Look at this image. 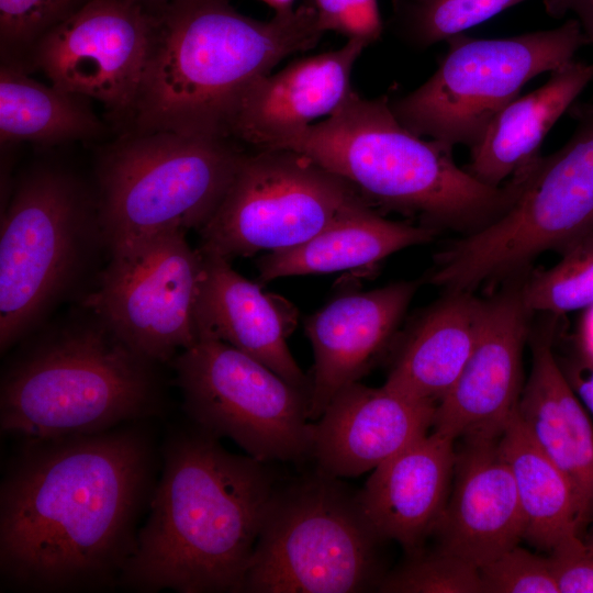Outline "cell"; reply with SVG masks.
Segmentation results:
<instances>
[{
  "label": "cell",
  "instance_id": "obj_21",
  "mask_svg": "<svg viewBox=\"0 0 593 593\" xmlns=\"http://www.w3.org/2000/svg\"><path fill=\"white\" fill-rule=\"evenodd\" d=\"M203 273L198 302L199 331L209 333L260 361L291 384L310 381L294 360L287 338L298 321L286 299L266 293L236 272L228 259L200 250Z\"/></svg>",
  "mask_w": 593,
  "mask_h": 593
},
{
  "label": "cell",
  "instance_id": "obj_39",
  "mask_svg": "<svg viewBox=\"0 0 593 593\" xmlns=\"http://www.w3.org/2000/svg\"><path fill=\"white\" fill-rule=\"evenodd\" d=\"M137 1L154 12L159 11L168 2V0H137Z\"/></svg>",
  "mask_w": 593,
  "mask_h": 593
},
{
  "label": "cell",
  "instance_id": "obj_14",
  "mask_svg": "<svg viewBox=\"0 0 593 593\" xmlns=\"http://www.w3.org/2000/svg\"><path fill=\"white\" fill-rule=\"evenodd\" d=\"M156 23L137 0H88L37 42L29 65L114 115H132Z\"/></svg>",
  "mask_w": 593,
  "mask_h": 593
},
{
  "label": "cell",
  "instance_id": "obj_4",
  "mask_svg": "<svg viewBox=\"0 0 593 593\" xmlns=\"http://www.w3.org/2000/svg\"><path fill=\"white\" fill-rule=\"evenodd\" d=\"M272 148L310 157L353 184L371 205L416 216L434 230L468 233L512 208L534 166L500 187L485 184L456 165L452 146L406 128L387 94L368 99L354 90L326 119Z\"/></svg>",
  "mask_w": 593,
  "mask_h": 593
},
{
  "label": "cell",
  "instance_id": "obj_34",
  "mask_svg": "<svg viewBox=\"0 0 593 593\" xmlns=\"http://www.w3.org/2000/svg\"><path fill=\"white\" fill-rule=\"evenodd\" d=\"M559 593H593V548L575 537L549 555Z\"/></svg>",
  "mask_w": 593,
  "mask_h": 593
},
{
  "label": "cell",
  "instance_id": "obj_11",
  "mask_svg": "<svg viewBox=\"0 0 593 593\" xmlns=\"http://www.w3.org/2000/svg\"><path fill=\"white\" fill-rule=\"evenodd\" d=\"M172 367L182 409L195 426L267 463L311 457L307 389L205 332Z\"/></svg>",
  "mask_w": 593,
  "mask_h": 593
},
{
  "label": "cell",
  "instance_id": "obj_28",
  "mask_svg": "<svg viewBox=\"0 0 593 593\" xmlns=\"http://www.w3.org/2000/svg\"><path fill=\"white\" fill-rule=\"evenodd\" d=\"M524 1L392 0L389 27L406 46L423 51Z\"/></svg>",
  "mask_w": 593,
  "mask_h": 593
},
{
  "label": "cell",
  "instance_id": "obj_18",
  "mask_svg": "<svg viewBox=\"0 0 593 593\" xmlns=\"http://www.w3.org/2000/svg\"><path fill=\"white\" fill-rule=\"evenodd\" d=\"M500 436L461 438L449 497L434 532L438 549L478 568L524 539V516Z\"/></svg>",
  "mask_w": 593,
  "mask_h": 593
},
{
  "label": "cell",
  "instance_id": "obj_5",
  "mask_svg": "<svg viewBox=\"0 0 593 593\" xmlns=\"http://www.w3.org/2000/svg\"><path fill=\"white\" fill-rule=\"evenodd\" d=\"M86 310L85 318L43 334L8 363L0 384L2 433L52 439L164 414L159 363L135 351Z\"/></svg>",
  "mask_w": 593,
  "mask_h": 593
},
{
  "label": "cell",
  "instance_id": "obj_8",
  "mask_svg": "<svg viewBox=\"0 0 593 593\" xmlns=\"http://www.w3.org/2000/svg\"><path fill=\"white\" fill-rule=\"evenodd\" d=\"M357 493L318 471L270 500L243 592L356 593L378 588V546Z\"/></svg>",
  "mask_w": 593,
  "mask_h": 593
},
{
  "label": "cell",
  "instance_id": "obj_36",
  "mask_svg": "<svg viewBox=\"0 0 593 593\" xmlns=\"http://www.w3.org/2000/svg\"><path fill=\"white\" fill-rule=\"evenodd\" d=\"M583 358L566 376L585 409L593 415V359L585 355Z\"/></svg>",
  "mask_w": 593,
  "mask_h": 593
},
{
  "label": "cell",
  "instance_id": "obj_37",
  "mask_svg": "<svg viewBox=\"0 0 593 593\" xmlns=\"http://www.w3.org/2000/svg\"><path fill=\"white\" fill-rule=\"evenodd\" d=\"M586 310L581 325L580 338L584 355L593 359V305Z\"/></svg>",
  "mask_w": 593,
  "mask_h": 593
},
{
  "label": "cell",
  "instance_id": "obj_27",
  "mask_svg": "<svg viewBox=\"0 0 593 593\" xmlns=\"http://www.w3.org/2000/svg\"><path fill=\"white\" fill-rule=\"evenodd\" d=\"M90 99L55 85H43L18 66L0 69V138L2 143L58 144L89 139L102 133L103 124Z\"/></svg>",
  "mask_w": 593,
  "mask_h": 593
},
{
  "label": "cell",
  "instance_id": "obj_9",
  "mask_svg": "<svg viewBox=\"0 0 593 593\" xmlns=\"http://www.w3.org/2000/svg\"><path fill=\"white\" fill-rule=\"evenodd\" d=\"M574 119L571 137L537 158L512 208L437 256L439 283L471 291L593 232V105L577 107Z\"/></svg>",
  "mask_w": 593,
  "mask_h": 593
},
{
  "label": "cell",
  "instance_id": "obj_19",
  "mask_svg": "<svg viewBox=\"0 0 593 593\" xmlns=\"http://www.w3.org/2000/svg\"><path fill=\"white\" fill-rule=\"evenodd\" d=\"M369 46L360 40L288 64L254 82L240 97L228 135L253 149L272 148L335 112L351 88L354 66Z\"/></svg>",
  "mask_w": 593,
  "mask_h": 593
},
{
  "label": "cell",
  "instance_id": "obj_2",
  "mask_svg": "<svg viewBox=\"0 0 593 593\" xmlns=\"http://www.w3.org/2000/svg\"><path fill=\"white\" fill-rule=\"evenodd\" d=\"M120 588L238 593L277 488L269 463L192 424L171 432Z\"/></svg>",
  "mask_w": 593,
  "mask_h": 593
},
{
  "label": "cell",
  "instance_id": "obj_29",
  "mask_svg": "<svg viewBox=\"0 0 593 593\" xmlns=\"http://www.w3.org/2000/svg\"><path fill=\"white\" fill-rule=\"evenodd\" d=\"M529 312L563 314L593 305V232L562 253L561 260L539 271L522 287Z\"/></svg>",
  "mask_w": 593,
  "mask_h": 593
},
{
  "label": "cell",
  "instance_id": "obj_3",
  "mask_svg": "<svg viewBox=\"0 0 593 593\" xmlns=\"http://www.w3.org/2000/svg\"><path fill=\"white\" fill-rule=\"evenodd\" d=\"M134 105L136 132L228 135L244 92L324 34L305 3L257 20L230 0H168Z\"/></svg>",
  "mask_w": 593,
  "mask_h": 593
},
{
  "label": "cell",
  "instance_id": "obj_12",
  "mask_svg": "<svg viewBox=\"0 0 593 593\" xmlns=\"http://www.w3.org/2000/svg\"><path fill=\"white\" fill-rule=\"evenodd\" d=\"M366 199L310 157L284 148L246 153L226 193L199 230V249L226 259L298 246Z\"/></svg>",
  "mask_w": 593,
  "mask_h": 593
},
{
  "label": "cell",
  "instance_id": "obj_31",
  "mask_svg": "<svg viewBox=\"0 0 593 593\" xmlns=\"http://www.w3.org/2000/svg\"><path fill=\"white\" fill-rule=\"evenodd\" d=\"M88 0H0V43L4 63L25 70L37 42Z\"/></svg>",
  "mask_w": 593,
  "mask_h": 593
},
{
  "label": "cell",
  "instance_id": "obj_30",
  "mask_svg": "<svg viewBox=\"0 0 593 593\" xmlns=\"http://www.w3.org/2000/svg\"><path fill=\"white\" fill-rule=\"evenodd\" d=\"M380 592L394 593H481L479 568L459 556L436 549L413 553L398 570L382 577Z\"/></svg>",
  "mask_w": 593,
  "mask_h": 593
},
{
  "label": "cell",
  "instance_id": "obj_25",
  "mask_svg": "<svg viewBox=\"0 0 593 593\" xmlns=\"http://www.w3.org/2000/svg\"><path fill=\"white\" fill-rule=\"evenodd\" d=\"M436 230L380 216L362 201L344 217L309 240L271 251L258 260L259 280L329 273L373 265L410 246L432 240Z\"/></svg>",
  "mask_w": 593,
  "mask_h": 593
},
{
  "label": "cell",
  "instance_id": "obj_35",
  "mask_svg": "<svg viewBox=\"0 0 593 593\" xmlns=\"http://www.w3.org/2000/svg\"><path fill=\"white\" fill-rule=\"evenodd\" d=\"M544 7L556 19L571 14L579 22L586 44L593 45V0H544Z\"/></svg>",
  "mask_w": 593,
  "mask_h": 593
},
{
  "label": "cell",
  "instance_id": "obj_6",
  "mask_svg": "<svg viewBox=\"0 0 593 593\" xmlns=\"http://www.w3.org/2000/svg\"><path fill=\"white\" fill-rule=\"evenodd\" d=\"M232 137L136 132L100 158L96 201L103 245L119 254L175 230L199 231L246 152Z\"/></svg>",
  "mask_w": 593,
  "mask_h": 593
},
{
  "label": "cell",
  "instance_id": "obj_40",
  "mask_svg": "<svg viewBox=\"0 0 593 593\" xmlns=\"http://www.w3.org/2000/svg\"><path fill=\"white\" fill-rule=\"evenodd\" d=\"M585 541L586 545H589L590 547L593 548V521H592V527H591V530L589 533V537L583 539Z\"/></svg>",
  "mask_w": 593,
  "mask_h": 593
},
{
  "label": "cell",
  "instance_id": "obj_26",
  "mask_svg": "<svg viewBox=\"0 0 593 593\" xmlns=\"http://www.w3.org/2000/svg\"><path fill=\"white\" fill-rule=\"evenodd\" d=\"M499 447L515 482L524 516V539L551 552L579 537L581 527L573 488L532 439L517 411L502 432Z\"/></svg>",
  "mask_w": 593,
  "mask_h": 593
},
{
  "label": "cell",
  "instance_id": "obj_17",
  "mask_svg": "<svg viewBox=\"0 0 593 593\" xmlns=\"http://www.w3.org/2000/svg\"><path fill=\"white\" fill-rule=\"evenodd\" d=\"M418 287L398 281L340 294L304 323L314 355L309 417L318 419L334 395L358 382L392 340Z\"/></svg>",
  "mask_w": 593,
  "mask_h": 593
},
{
  "label": "cell",
  "instance_id": "obj_23",
  "mask_svg": "<svg viewBox=\"0 0 593 593\" xmlns=\"http://www.w3.org/2000/svg\"><path fill=\"white\" fill-rule=\"evenodd\" d=\"M593 81V64L580 60L550 72L536 90L515 98L470 147L465 170L479 181L502 186L539 156L547 133Z\"/></svg>",
  "mask_w": 593,
  "mask_h": 593
},
{
  "label": "cell",
  "instance_id": "obj_10",
  "mask_svg": "<svg viewBox=\"0 0 593 593\" xmlns=\"http://www.w3.org/2000/svg\"><path fill=\"white\" fill-rule=\"evenodd\" d=\"M446 44L433 75L412 92L390 99V107L414 134L469 148L525 83L571 63L588 45L573 18L555 29L510 37L461 33Z\"/></svg>",
  "mask_w": 593,
  "mask_h": 593
},
{
  "label": "cell",
  "instance_id": "obj_33",
  "mask_svg": "<svg viewBox=\"0 0 593 593\" xmlns=\"http://www.w3.org/2000/svg\"><path fill=\"white\" fill-rule=\"evenodd\" d=\"M314 12L323 33H339L368 45L379 41L384 30L378 0H304Z\"/></svg>",
  "mask_w": 593,
  "mask_h": 593
},
{
  "label": "cell",
  "instance_id": "obj_13",
  "mask_svg": "<svg viewBox=\"0 0 593 593\" xmlns=\"http://www.w3.org/2000/svg\"><path fill=\"white\" fill-rule=\"evenodd\" d=\"M186 233H163L111 255L83 302L131 348L159 365L200 336L203 256L189 245Z\"/></svg>",
  "mask_w": 593,
  "mask_h": 593
},
{
  "label": "cell",
  "instance_id": "obj_38",
  "mask_svg": "<svg viewBox=\"0 0 593 593\" xmlns=\"http://www.w3.org/2000/svg\"><path fill=\"white\" fill-rule=\"evenodd\" d=\"M273 9L275 13H289L294 10V0H261Z\"/></svg>",
  "mask_w": 593,
  "mask_h": 593
},
{
  "label": "cell",
  "instance_id": "obj_15",
  "mask_svg": "<svg viewBox=\"0 0 593 593\" xmlns=\"http://www.w3.org/2000/svg\"><path fill=\"white\" fill-rule=\"evenodd\" d=\"M528 313L521 287L488 300L477 342L458 379L438 402L432 429L455 440L502 434L524 388Z\"/></svg>",
  "mask_w": 593,
  "mask_h": 593
},
{
  "label": "cell",
  "instance_id": "obj_20",
  "mask_svg": "<svg viewBox=\"0 0 593 593\" xmlns=\"http://www.w3.org/2000/svg\"><path fill=\"white\" fill-rule=\"evenodd\" d=\"M455 444L433 429L373 469L357 499L382 541L394 540L413 555L435 532L450 493Z\"/></svg>",
  "mask_w": 593,
  "mask_h": 593
},
{
  "label": "cell",
  "instance_id": "obj_1",
  "mask_svg": "<svg viewBox=\"0 0 593 593\" xmlns=\"http://www.w3.org/2000/svg\"><path fill=\"white\" fill-rule=\"evenodd\" d=\"M154 440L136 423L21 439L0 484V574L32 593L120 588L157 482Z\"/></svg>",
  "mask_w": 593,
  "mask_h": 593
},
{
  "label": "cell",
  "instance_id": "obj_22",
  "mask_svg": "<svg viewBox=\"0 0 593 593\" xmlns=\"http://www.w3.org/2000/svg\"><path fill=\"white\" fill-rule=\"evenodd\" d=\"M517 416L571 483L582 530L593 521V425L546 339L533 346Z\"/></svg>",
  "mask_w": 593,
  "mask_h": 593
},
{
  "label": "cell",
  "instance_id": "obj_32",
  "mask_svg": "<svg viewBox=\"0 0 593 593\" xmlns=\"http://www.w3.org/2000/svg\"><path fill=\"white\" fill-rule=\"evenodd\" d=\"M482 593H559L549 556L518 545L479 568Z\"/></svg>",
  "mask_w": 593,
  "mask_h": 593
},
{
  "label": "cell",
  "instance_id": "obj_16",
  "mask_svg": "<svg viewBox=\"0 0 593 593\" xmlns=\"http://www.w3.org/2000/svg\"><path fill=\"white\" fill-rule=\"evenodd\" d=\"M436 406L385 384L346 385L314 422L316 471L339 479L373 470L429 433Z\"/></svg>",
  "mask_w": 593,
  "mask_h": 593
},
{
  "label": "cell",
  "instance_id": "obj_24",
  "mask_svg": "<svg viewBox=\"0 0 593 593\" xmlns=\"http://www.w3.org/2000/svg\"><path fill=\"white\" fill-rule=\"evenodd\" d=\"M486 309L488 300L470 291H448L415 322L384 384L437 405L465 367Z\"/></svg>",
  "mask_w": 593,
  "mask_h": 593
},
{
  "label": "cell",
  "instance_id": "obj_7",
  "mask_svg": "<svg viewBox=\"0 0 593 593\" xmlns=\"http://www.w3.org/2000/svg\"><path fill=\"white\" fill-rule=\"evenodd\" d=\"M97 244L103 245V239L93 192L55 167L23 176L1 220L2 353L71 290Z\"/></svg>",
  "mask_w": 593,
  "mask_h": 593
}]
</instances>
